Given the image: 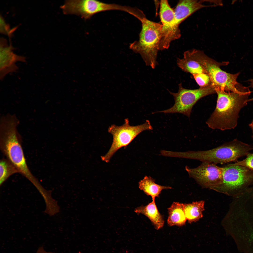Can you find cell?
I'll return each instance as SVG.
<instances>
[{"label": "cell", "instance_id": "cell-3", "mask_svg": "<svg viewBox=\"0 0 253 253\" xmlns=\"http://www.w3.org/2000/svg\"><path fill=\"white\" fill-rule=\"evenodd\" d=\"M185 53L197 61L206 71L210 78L211 85L215 89L228 92L244 93L249 88L243 86L237 81L239 72L232 74L222 70L220 67L227 65L229 62H218L209 57L202 51L193 49L185 52Z\"/></svg>", "mask_w": 253, "mask_h": 253}, {"label": "cell", "instance_id": "cell-9", "mask_svg": "<svg viewBox=\"0 0 253 253\" xmlns=\"http://www.w3.org/2000/svg\"><path fill=\"white\" fill-rule=\"evenodd\" d=\"M160 16L162 28L159 47L160 50H162L168 48L171 42L179 39L181 35L175 22L174 10L167 0L160 1Z\"/></svg>", "mask_w": 253, "mask_h": 253}, {"label": "cell", "instance_id": "cell-21", "mask_svg": "<svg viewBox=\"0 0 253 253\" xmlns=\"http://www.w3.org/2000/svg\"><path fill=\"white\" fill-rule=\"evenodd\" d=\"M246 156V158L244 160L241 161H237L232 164L234 165L245 167L253 170V153H249Z\"/></svg>", "mask_w": 253, "mask_h": 253}, {"label": "cell", "instance_id": "cell-16", "mask_svg": "<svg viewBox=\"0 0 253 253\" xmlns=\"http://www.w3.org/2000/svg\"><path fill=\"white\" fill-rule=\"evenodd\" d=\"M139 187L147 195L150 196L153 201L158 197L162 191L170 189L171 187L160 185L156 183L155 180L150 176H146L139 182Z\"/></svg>", "mask_w": 253, "mask_h": 253}, {"label": "cell", "instance_id": "cell-2", "mask_svg": "<svg viewBox=\"0 0 253 253\" xmlns=\"http://www.w3.org/2000/svg\"><path fill=\"white\" fill-rule=\"evenodd\" d=\"M19 123L14 119L6 120L0 124V146L6 159L20 173L29 180L36 188L41 185L33 175L27 164L17 131Z\"/></svg>", "mask_w": 253, "mask_h": 253}, {"label": "cell", "instance_id": "cell-15", "mask_svg": "<svg viewBox=\"0 0 253 253\" xmlns=\"http://www.w3.org/2000/svg\"><path fill=\"white\" fill-rule=\"evenodd\" d=\"M168 226H182L185 224L187 220L184 210V204L174 202L168 208Z\"/></svg>", "mask_w": 253, "mask_h": 253}, {"label": "cell", "instance_id": "cell-14", "mask_svg": "<svg viewBox=\"0 0 253 253\" xmlns=\"http://www.w3.org/2000/svg\"><path fill=\"white\" fill-rule=\"evenodd\" d=\"M134 211L137 214H142L147 217L156 230L161 229L164 225V219L158 211L155 201H152L146 206L137 208Z\"/></svg>", "mask_w": 253, "mask_h": 253}, {"label": "cell", "instance_id": "cell-5", "mask_svg": "<svg viewBox=\"0 0 253 253\" xmlns=\"http://www.w3.org/2000/svg\"><path fill=\"white\" fill-rule=\"evenodd\" d=\"M138 19L142 24L139 39L131 43L130 48L141 55L147 65L154 69L157 64V53L160 50L162 25L149 20L144 13Z\"/></svg>", "mask_w": 253, "mask_h": 253}, {"label": "cell", "instance_id": "cell-25", "mask_svg": "<svg viewBox=\"0 0 253 253\" xmlns=\"http://www.w3.org/2000/svg\"><path fill=\"white\" fill-rule=\"evenodd\" d=\"M249 126L252 130L253 134L252 137L253 138V119L251 123L249 124Z\"/></svg>", "mask_w": 253, "mask_h": 253}, {"label": "cell", "instance_id": "cell-23", "mask_svg": "<svg viewBox=\"0 0 253 253\" xmlns=\"http://www.w3.org/2000/svg\"><path fill=\"white\" fill-rule=\"evenodd\" d=\"M36 253H53L51 252H48L46 251L42 247H40L37 250Z\"/></svg>", "mask_w": 253, "mask_h": 253}, {"label": "cell", "instance_id": "cell-13", "mask_svg": "<svg viewBox=\"0 0 253 253\" xmlns=\"http://www.w3.org/2000/svg\"><path fill=\"white\" fill-rule=\"evenodd\" d=\"M205 0H180L174 10L175 19L177 25L180 24L193 13L203 7L214 6L203 4Z\"/></svg>", "mask_w": 253, "mask_h": 253}, {"label": "cell", "instance_id": "cell-18", "mask_svg": "<svg viewBox=\"0 0 253 253\" xmlns=\"http://www.w3.org/2000/svg\"><path fill=\"white\" fill-rule=\"evenodd\" d=\"M183 57L177 60L178 66L184 71L189 73L192 75L207 72L199 63L191 58L184 53Z\"/></svg>", "mask_w": 253, "mask_h": 253}, {"label": "cell", "instance_id": "cell-11", "mask_svg": "<svg viewBox=\"0 0 253 253\" xmlns=\"http://www.w3.org/2000/svg\"><path fill=\"white\" fill-rule=\"evenodd\" d=\"M100 1L94 0H66L60 7L64 14L74 15L85 20L100 12Z\"/></svg>", "mask_w": 253, "mask_h": 253}, {"label": "cell", "instance_id": "cell-19", "mask_svg": "<svg viewBox=\"0 0 253 253\" xmlns=\"http://www.w3.org/2000/svg\"><path fill=\"white\" fill-rule=\"evenodd\" d=\"M19 172L13 164L7 159L3 158L0 162V186L11 175Z\"/></svg>", "mask_w": 253, "mask_h": 253}, {"label": "cell", "instance_id": "cell-12", "mask_svg": "<svg viewBox=\"0 0 253 253\" xmlns=\"http://www.w3.org/2000/svg\"><path fill=\"white\" fill-rule=\"evenodd\" d=\"M15 48L11 44L8 45L6 40L3 38L0 39V78L3 80L8 74L15 72L19 68L16 63L18 62H25L26 58L24 56L14 53Z\"/></svg>", "mask_w": 253, "mask_h": 253}, {"label": "cell", "instance_id": "cell-8", "mask_svg": "<svg viewBox=\"0 0 253 253\" xmlns=\"http://www.w3.org/2000/svg\"><path fill=\"white\" fill-rule=\"evenodd\" d=\"M179 87L177 93L168 91L174 99L175 103L173 106L167 109L156 112L179 113L189 118L193 106L199 100L208 95L216 93L214 88L211 85L196 89H190L183 88L181 83L179 84Z\"/></svg>", "mask_w": 253, "mask_h": 253}, {"label": "cell", "instance_id": "cell-6", "mask_svg": "<svg viewBox=\"0 0 253 253\" xmlns=\"http://www.w3.org/2000/svg\"><path fill=\"white\" fill-rule=\"evenodd\" d=\"M153 129L149 121L146 120L144 123L135 126L130 125L128 119L124 123L118 126L112 124L109 126L108 132L113 136V141L109 150L105 155L101 156L102 160L108 162L115 153L119 148L129 144L139 134L144 131Z\"/></svg>", "mask_w": 253, "mask_h": 253}, {"label": "cell", "instance_id": "cell-17", "mask_svg": "<svg viewBox=\"0 0 253 253\" xmlns=\"http://www.w3.org/2000/svg\"><path fill=\"white\" fill-rule=\"evenodd\" d=\"M204 203V201H201L184 204L185 214L189 223L197 221L202 217Z\"/></svg>", "mask_w": 253, "mask_h": 253}, {"label": "cell", "instance_id": "cell-4", "mask_svg": "<svg viewBox=\"0 0 253 253\" xmlns=\"http://www.w3.org/2000/svg\"><path fill=\"white\" fill-rule=\"evenodd\" d=\"M253 150V145L235 139L213 149L204 151L175 152L174 157L196 160L217 164L237 161Z\"/></svg>", "mask_w": 253, "mask_h": 253}, {"label": "cell", "instance_id": "cell-24", "mask_svg": "<svg viewBox=\"0 0 253 253\" xmlns=\"http://www.w3.org/2000/svg\"><path fill=\"white\" fill-rule=\"evenodd\" d=\"M250 82V87L253 88V79H250L249 81ZM253 101V97L248 99V102Z\"/></svg>", "mask_w": 253, "mask_h": 253}, {"label": "cell", "instance_id": "cell-1", "mask_svg": "<svg viewBox=\"0 0 253 253\" xmlns=\"http://www.w3.org/2000/svg\"><path fill=\"white\" fill-rule=\"evenodd\" d=\"M215 90L217 95L216 107L206 124L213 129H234L237 125L239 112L247 104L251 92L239 93Z\"/></svg>", "mask_w": 253, "mask_h": 253}, {"label": "cell", "instance_id": "cell-20", "mask_svg": "<svg viewBox=\"0 0 253 253\" xmlns=\"http://www.w3.org/2000/svg\"><path fill=\"white\" fill-rule=\"evenodd\" d=\"M200 87H205L211 85V82L208 75L206 73H198L193 75Z\"/></svg>", "mask_w": 253, "mask_h": 253}, {"label": "cell", "instance_id": "cell-22", "mask_svg": "<svg viewBox=\"0 0 253 253\" xmlns=\"http://www.w3.org/2000/svg\"><path fill=\"white\" fill-rule=\"evenodd\" d=\"M0 32L1 33L7 35L10 37L11 34L12 30H11L9 25L5 22L4 19L1 15H0Z\"/></svg>", "mask_w": 253, "mask_h": 253}, {"label": "cell", "instance_id": "cell-10", "mask_svg": "<svg viewBox=\"0 0 253 253\" xmlns=\"http://www.w3.org/2000/svg\"><path fill=\"white\" fill-rule=\"evenodd\" d=\"M185 169L190 177L203 186L214 189L222 183L223 167L215 164L202 162L197 167L187 166Z\"/></svg>", "mask_w": 253, "mask_h": 253}, {"label": "cell", "instance_id": "cell-7", "mask_svg": "<svg viewBox=\"0 0 253 253\" xmlns=\"http://www.w3.org/2000/svg\"><path fill=\"white\" fill-rule=\"evenodd\" d=\"M223 167L222 183L214 189L232 192L235 196L253 185V170L232 164Z\"/></svg>", "mask_w": 253, "mask_h": 253}]
</instances>
